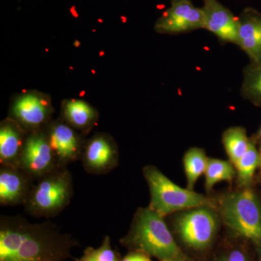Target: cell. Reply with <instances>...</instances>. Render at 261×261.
Segmentation results:
<instances>
[{"mask_svg":"<svg viewBox=\"0 0 261 261\" xmlns=\"http://www.w3.org/2000/svg\"><path fill=\"white\" fill-rule=\"evenodd\" d=\"M166 261H184V260H166Z\"/></svg>","mask_w":261,"mask_h":261,"instance_id":"obj_28","label":"cell"},{"mask_svg":"<svg viewBox=\"0 0 261 261\" xmlns=\"http://www.w3.org/2000/svg\"><path fill=\"white\" fill-rule=\"evenodd\" d=\"M255 247V252H256L257 261H261V247Z\"/></svg>","mask_w":261,"mask_h":261,"instance_id":"obj_25","label":"cell"},{"mask_svg":"<svg viewBox=\"0 0 261 261\" xmlns=\"http://www.w3.org/2000/svg\"><path fill=\"white\" fill-rule=\"evenodd\" d=\"M241 94L254 106L261 108V62L250 63L244 70Z\"/></svg>","mask_w":261,"mask_h":261,"instance_id":"obj_21","label":"cell"},{"mask_svg":"<svg viewBox=\"0 0 261 261\" xmlns=\"http://www.w3.org/2000/svg\"><path fill=\"white\" fill-rule=\"evenodd\" d=\"M121 243L132 251L143 252L160 261H192L178 245L164 217L149 206L137 210L130 231Z\"/></svg>","mask_w":261,"mask_h":261,"instance_id":"obj_2","label":"cell"},{"mask_svg":"<svg viewBox=\"0 0 261 261\" xmlns=\"http://www.w3.org/2000/svg\"><path fill=\"white\" fill-rule=\"evenodd\" d=\"M251 245L244 239L233 236L217 249L211 261H257L255 247L252 251Z\"/></svg>","mask_w":261,"mask_h":261,"instance_id":"obj_17","label":"cell"},{"mask_svg":"<svg viewBox=\"0 0 261 261\" xmlns=\"http://www.w3.org/2000/svg\"><path fill=\"white\" fill-rule=\"evenodd\" d=\"M31 176L21 168L3 166L0 171V202L2 205H16L27 200Z\"/></svg>","mask_w":261,"mask_h":261,"instance_id":"obj_15","label":"cell"},{"mask_svg":"<svg viewBox=\"0 0 261 261\" xmlns=\"http://www.w3.org/2000/svg\"><path fill=\"white\" fill-rule=\"evenodd\" d=\"M236 174L233 164L222 160L209 159L205 172L206 190L211 191L213 187L221 181H231Z\"/></svg>","mask_w":261,"mask_h":261,"instance_id":"obj_22","label":"cell"},{"mask_svg":"<svg viewBox=\"0 0 261 261\" xmlns=\"http://www.w3.org/2000/svg\"><path fill=\"white\" fill-rule=\"evenodd\" d=\"M74 244L50 224L9 219L1 222L0 261H65Z\"/></svg>","mask_w":261,"mask_h":261,"instance_id":"obj_1","label":"cell"},{"mask_svg":"<svg viewBox=\"0 0 261 261\" xmlns=\"http://www.w3.org/2000/svg\"><path fill=\"white\" fill-rule=\"evenodd\" d=\"M204 29L226 43L238 42L239 18L217 0H203Z\"/></svg>","mask_w":261,"mask_h":261,"instance_id":"obj_10","label":"cell"},{"mask_svg":"<svg viewBox=\"0 0 261 261\" xmlns=\"http://www.w3.org/2000/svg\"><path fill=\"white\" fill-rule=\"evenodd\" d=\"M259 150L254 140H251L250 147L236 164L238 183L242 189L251 188L255 171L259 168Z\"/></svg>","mask_w":261,"mask_h":261,"instance_id":"obj_19","label":"cell"},{"mask_svg":"<svg viewBox=\"0 0 261 261\" xmlns=\"http://www.w3.org/2000/svg\"><path fill=\"white\" fill-rule=\"evenodd\" d=\"M261 13L248 8L239 18L237 45L246 53L250 63L261 62Z\"/></svg>","mask_w":261,"mask_h":261,"instance_id":"obj_12","label":"cell"},{"mask_svg":"<svg viewBox=\"0 0 261 261\" xmlns=\"http://www.w3.org/2000/svg\"><path fill=\"white\" fill-rule=\"evenodd\" d=\"M75 130L66 122H57L51 125L47 136L58 163L71 162L82 152V140Z\"/></svg>","mask_w":261,"mask_h":261,"instance_id":"obj_13","label":"cell"},{"mask_svg":"<svg viewBox=\"0 0 261 261\" xmlns=\"http://www.w3.org/2000/svg\"><path fill=\"white\" fill-rule=\"evenodd\" d=\"M73 192L71 177L66 170L44 175L33 187L27 199V208L37 216H51L66 207Z\"/></svg>","mask_w":261,"mask_h":261,"instance_id":"obj_6","label":"cell"},{"mask_svg":"<svg viewBox=\"0 0 261 261\" xmlns=\"http://www.w3.org/2000/svg\"><path fill=\"white\" fill-rule=\"evenodd\" d=\"M216 209L233 236L261 247V200L251 188L220 197Z\"/></svg>","mask_w":261,"mask_h":261,"instance_id":"obj_3","label":"cell"},{"mask_svg":"<svg viewBox=\"0 0 261 261\" xmlns=\"http://www.w3.org/2000/svg\"><path fill=\"white\" fill-rule=\"evenodd\" d=\"M259 150V157H260V161H259V169L261 170V144L260 146V148L258 149Z\"/></svg>","mask_w":261,"mask_h":261,"instance_id":"obj_26","label":"cell"},{"mask_svg":"<svg viewBox=\"0 0 261 261\" xmlns=\"http://www.w3.org/2000/svg\"><path fill=\"white\" fill-rule=\"evenodd\" d=\"M260 24H261V23H260Z\"/></svg>","mask_w":261,"mask_h":261,"instance_id":"obj_30","label":"cell"},{"mask_svg":"<svg viewBox=\"0 0 261 261\" xmlns=\"http://www.w3.org/2000/svg\"><path fill=\"white\" fill-rule=\"evenodd\" d=\"M27 137L23 127L13 118L0 126V160L3 166L20 168V158Z\"/></svg>","mask_w":261,"mask_h":261,"instance_id":"obj_14","label":"cell"},{"mask_svg":"<svg viewBox=\"0 0 261 261\" xmlns=\"http://www.w3.org/2000/svg\"><path fill=\"white\" fill-rule=\"evenodd\" d=\"M251 140L248 138L243 127H231L223 134L222 142L230 161L233 166L246 153Z\"/></svg>","mask_w":261,"mask_h":261,"instance_id":"obj_18","label":"cell"},{"mask_svg":"<svg viewBox=\"0 0 261 261\" xmlns=\"http://www.w3.org/2000/svg\"><path fill=\"white\" fill-rule=\"evenodd\" d=\"M257 138L259 139V140H261V126L260 127V128H259L258 132H257Z\"/></svg>","mask_w":261,"mask_h":261,"instance_id":"obj_27","label":"cell"},{"mask_svg":"<svg viewBox=\"0 0 261 261\" xmlns=\"http://www.w3.org/2000/svg\"><path fill=\"white\" fill-rule=\"evenodd\" d=\"M208 160L205 150L199 147H192L185 152L183 163L187 176V189L193 190L198 178L205 174Z\"/></svg>","mask_w":261,"mask_h":261,"instance_id":"obj_20","label":"cell"},{"mask_svg":"<svg viewBox=\"0 0 261 261\" xmlns=\"http://www.w3.org/2000/svg\"><path fill=\"white\" fill-rule=\"evenodd\" d=\"M65 122L80 132H89L98 121V113L91 105L82 99H66L62 104Z\"/></svg>","mask_w":261,"mask_h":261,"instance_id":"obj_16","label":"cell"},{"mask_svg":"<svg viewBox=\"0 0 261 261\" xmlns=\"http://www.w3.org/2000/svg\"><path fill=\"white\" fill-rule=\"evenodd\" d=\"M56 163L47 135L33 130L24 144L20 168L32 177L41 178L56 169Z\"/></svg>","mask_w":261,"mask_h":261,"instance_id":"obj_7","label":"cell"},{"mask_svg":"<svg viewBox=\"0 0 261 261\" xmlns=\"http://www.w3.org/2000/svg\"><path fill=\"white\" fill-rule=\"evenodd\" d=\"M204 29L202 8L194 6L190 0L172 1L171 8L164 12L154 25L162 34H180Z\"/></svg>","mask_w":261,"mask_h":261,"instance_id":"obj_9","label":"cell"},{"mask_svg":"<svg viewBox=\"0 0 261 261\" xmlns=\"http://www.w3.org/2000/svg\"><path fill=\"white\" fill-rule=\"evenodd\" d=\"M11 113L12 118L24 129L38 130L49 121L53 113L50 98L37 91L24 92L13 101Z\"/></svg>","mask_w":261,"mask_h":261,"instance_id":"obj_8","label":"cell"},{"mask_svg":"<svg viewBox=\"0 0 261 261\" xmlns=\"http://www.w3.org/2000/svg\"><path fill=\"white\" fill-rule=\"evenodd\" d=\"M220 219L214 207H195L176 218L175 230L186 248L192 252H204L210 250L216 241Z\"/></svg>","mask_w":261,"mask_h":261,"instance_id":"obj_5","label":"cell"},{"mask_svg":"<svg viewBox=\"0 0 261 261\" xmlns=\"http://www.w3.org/2000/svg\"><path fill=\"white\" fill-rule=\"evenodd\" d=\"M120 261H152L151 257L143 252L130 251Z\"/></svg>","mask_w":261,"mask_h":261,"instance_id":"obj_24","label":"cell"},{"mask_svg":"<svg viewBox=\"0 0 261 261\" xmlns=\"http://www.w3.org/2000/svg\"><path fill=\"white\" fill-rule=\"evenodd\" d=\"M172 1H179V0H172Z\"/></svg>","mask_w":261,"mask_h":261,"instance_id":"obj_29","label":"cell"},{"mask_svg":"<svg viewBox=\"0 0 261 261\" xmlns=\"http://www.w3.org/2000/svg\"><path fill=\"white\" fill-rule=\"evenodd\" d=\"M116 252L111 247L109 237H106L101 246L97 249L89 247L84 255L75 261H120Z\"/></svg>","mask_w":261,"mask_h":261,"instance_id":"obj_23","label":"cell"},{"mask_svg":"<svg viewBox=\"0 0 261 261\" xmlns=\"http://www.w3.org/2000/svg\"><path fill=\"white\" fill-rule=\"evenodd\" d=\"M143 175L150 191L149 207L163 217L203 206L216 209V201L193 190L181 188L153 166H145Z\"/></svg>","mask_w":261,"mask_h":261,"instance_id":"obj_4","label":"cell"},{"mask_svg":"<svg viewBox=\"0 0 261 261\" xmlns=\"http://www.w3.org/2000/svg\"><path fill=\"white\" fill-rule=\"evenodd\" d=\"M83 160L84 167L89 172H108L118 163V147L109 135L97 134L86 144Z\"/></svg>","mask_w":261,"mask_h":261,"instance_id":"obj_11","label":"cell"}]
</instances>
